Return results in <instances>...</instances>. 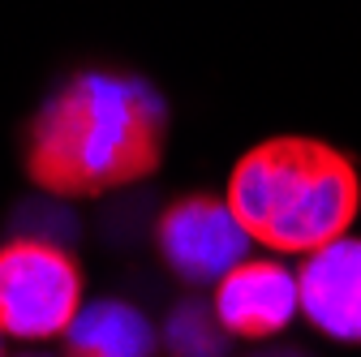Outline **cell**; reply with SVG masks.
Masks as SVG:
<instances>
[{"instance_id":"8","label":"cell","mask_w":361,"mask_h":357,"mask_svg":"<svg viewBox=\"0 0 361 357\" xmlns=\"http://www.w3.org/2000/svg\"><path fill=\"white\" fill-rule=\"evenodd\" d=\"M215 319V315H211ZM211 319L202 315V310H194V305H185L180 315L168 323V340H172V349L176 353H215V327H211Z\"/></svg>"},{"instance_id":"7","label":"cell","mask_w":361,"mask_h":357,"mask_svg":"<svg viewBox=\"0 0 361 357\" xmlns=\"http://www.w3.org/2000/svg\"><path fill=\"white\" fill-rule=\"evenodd\" d=\"M65 336H69V349L82 357H142L155 344L147 319L125 301L82 305Z\"/></svg>"},{"instance_id":"5","label":"cell","mask_w":361,"mask_h":357,"mask_svg":"<svg viewBox=\"0 0 361 357\" xmlns=\"http://www.w3.org/2000/svg\"><path fill=\"white\" fill-rule=\"evenodd\" d=\"M301 310L297 276L276 258H241L215 280V323L237 340L280 336Z\"/></svg>"},{"instance_id":"2","label":"cell","mask_w":361,"mask_h":357,"mask_svg":"<svg viewBox=\"0 0 361 357\" xmlns=\"http://www.w3.org/2000/svg\"><path fill=\"white\" fill-rule=\"evenodd\" d=\"M224 198L250 241L276 254H314L353 229L361 211V176L340 147L305 133H280L233 164Z\"/></svg>"},{"instance_id":"4","label":"cell","mask_w":361,"mask_h":357,"mask_svg":"<svg viewBox=\"0 0 361 357\" xmlns=\"http://www.w3.org/2000/svg\"><path fill=\"white\" fill-rule=\"evenodd\" d=\"M155 241H159L164 262L172 267L180 280L207 284V280H219L233 262L245 258L250 233L241 229V219L233 215L228 198L185 194V198H176L159 215Z\"/></svg>"},{"instance_id":"3","label":"cell","mask_w":361,"mask_h":357,"mask_svg":"<svg viewBox=\"0 0 361 357\" xmlns=\"http://www.w3.org/2000/svg\"><path fill=\"white\" fill-rule=\"evenodd\" d=\"M82 310V267L69 250L22 237L0 246V336L56 340Z\"/></svg>"},{"instance_id":"1","label":"cell","mask_w":361,"mask_h":357,"mask_svg":"<svg viewBox=\"0 0 361 357\" xmlns=\"http://www.w3.org/2000/svg\"><path fill=\"white\" fill-rule=\"evenodd\" d=\"M168 108L142 78L82 73L43 104L26 138V172L43 194L104 198L164 164Z\"/></svg>"},{"instance_id":"6","label":"cell","mask_w":361,"mask_h":357,"mask_svg":"<svg viewBox=\"0 0 361 357\" xmlns=\"http://www.w3.org/2000/svg\"><path fill=\"white\" fill-rule=\"evenodd\" d=\"M301 315L340 344H361V237H336L297 272Z\"/></svg>"}]
</instances>
